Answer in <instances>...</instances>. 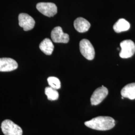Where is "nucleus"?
<instances>
[{
  "label": "nucleus",
  "mask_w": 135,
  "mask_h": 135,
  "mask_svg": "<svg viewBox=\"0 0 135 135\" xmlns=\"http://www.w3.org/2000/svg\"><path fill=\"white\" fill-rule=\"evenodd\" d=\"M85 125L90 128L96 130H109L114 127L115 121L110 117L99 116L85 122Z\"/></svg>",
  "instance_id": "f257e3e1"
},
{
  "label": "nucleus",
  "mask_w": 135,
  "mask_h": 135,
  "mask_svg": "<svg viewBox=\"0 0 135 135\" xmlns=\"http://www.w3.org/2000/svg\"><path fill=\"white\" fill-rule=\"evenodd\" d=\"M1 129L5 135H22V128L10 120H5L2 123Z\"/></svg>",
  "instance_id": "f03ea898"
},
{
  "label": "nucleus",
  "mask_w": 135,
  "mask_h": 135,
  "mask_svg": "<svg viewBox=\"0 0 135 135\" xmlns=\"http://www.w3.org/2000/svg\"><path fill=\"white\" fill-rule=\"evenodd\" d=\"M80 50L82 55L88 60L95 57V50L92 44L87 39H83L80 42Z\"/></svg>",
  "instance_id": "7ed1b4c3"
},
{
  "label": "nucleus",
  "mask_w": 135,
  "mask_h": 135,
  "mask_svg": "<svg viewBox=\"0 0 135 135\" xmlns=\"http://www.w3.org/2000/svg\"><path fill=\"white\" fill-rule=\"evenodd\" d=\"M121 50L120 57L127 59L132 57L135 53V44L130 40H127L122 41L120 43Z\"/></svg>",
  "instance_id": "20e7f679"
},
{
  "label": "nucleus",
  "mask_w": 135,
  "mask_h": 135,
  "mask_svg": "<svg viewBox=\"0 0 135 135\" xmlns=\"http://www.w3.org/2000/svg\"><path fill=\"white\" fill-rule=\"evenodd\" d=\"M36 8L40 13L48 17H53L57 13V6L52 3H39Z\"/></svg>",
  "instance_id": "39448f33"
},
{
  "label": "nucleus",
  "mask_w": 135,
  "mask_h": 135,
  "mask_svg": "<svg viewBox=\"0 0 135 135\" xmlns=\"http://www.w3.org/2000/svg\"><path fill=\"white\" fill-rule=\"evenodd\" d=\"M108 94V90L104 86L97 88L93 93L91 98L92 105L96 106L100 104L106 98Z\"/></svg>",
  "instance_id": "423d86ee"
},
{
  "label": "nucleus",
  "mask_w": 135,
  "mask_h": 135,
  "mask_svg": "<svg viewBox=\"0 0 135 135\" xmlns=\"http://www.w3.org/2000/svg\"><path fill=\"white\" fill-rule=\"evenodd\" d=\"M51 38L53 41L57 43H68L69 41V36L63 32L61 27H56L52 31Z\"/></svg>",
  "instance_id": "0eeeda50"
},
{
  "label": "nucleus",
  "mask_w": 135,
  "mask_h": 135,
  "mask_svg": "<svg viewBox=\"0 0 135 135\" xmlns=\"http://www.w3.org/2000/svg\"><path fill=\"white\" fill-rule=\"evenodd\" d=\"M19 25L25 31H28L34 28L35 21L34 19L27 14L21 13L19 15Z\"/></svg>",
  "instance_id": "6e6552de"
},
{
  "label": "nucleus",
  "mask_w": 135,
  "mask_h": 135,
  "mask_svg": "<svg viewBox=\"0 0 135 135\" xmlns=\"http://www.w3.org/2000/svg\"><path fill=\"white\" fill-rule=\"evenodd\" d=\"M18 67L17 62L12 58H0V72H11Z\"/></svg>",
  "instance_id": "1a4fd4ad"
},
{
  "label": "nucleus",
  "mask_w": 135,
  "mask_h": 135,
  "mask_svg": "<svg viewBox=\"0 0 135 135\" xmlns=\"http://www.w3.org/2000/svg\"><path fill=\"white\" fill-rule=\"evenodd\" d=\"M74 26L78 32L85 33L89 30L91 24L87 20L82 17H79L75 20Z\"/></svg>",
  "instance_id": "9d476101"
},
{
  "label": "nucleus",
  "mask_w": 135,
  "mask_h": 135,
  "mask_svg": "<svg viewBox=\"0 0 135 135\" xmlns=\"http://www.w3.org/2000/svg\"><path fill=\"white\" fill-rule=\"evenodd\" d=\"M121 94L124 98L130 100L135 99V83L127 85L122 89Z\"/></svg>",
  "instance_id": "9b49d317"
},
{
  "label": "nucleus",
  "mask_w": 135,
  "mask_h": 135,
  "mask_svg": "<svg viewBox=\"0 0 135 135\" xmlns=\"http://www.w3.org/2000/svg\"><path fill=\"white\" fill-rule=\"evenodd\" d=\"M39 48L45 54L51 55L53 52L54 46L50 39L46 38L40 44Z\"/></svg>",
  "instance_id": "f8f14e48"
},
{
  "label": "nucleus",
  "mask_w": 135,
  "mask_h": 135,
  "mask_svg": "<svg viewBox=\"0 0 135 135\" xmlns=\"http://www.w3.org/2000/svg\"><path fill=\"white\" fill-rule=\"evenodd\" d=\"M130 28V23L124 19L119 20L113 26V29L117 33L127 31Z\"/></svg>",
  "instance_id": "ddd939ff"
},
{
  "label": "nucleus",
  "mask_w": 135,
  "mask_h": 135,
  "mask_svg": "<svg viewBox=\"0 0 135 135\" xmlns=\"http://www.w3.org/2000/svg\"><path fill=\"white\" fill-rule=\"evenodd\" d=\"M46 95L47 96L48 99L50 101L57 100L59 98V95L57 90L51 87H46L45 90Z\"/></svg>",
  "instance_id": "4468645a"
},
{
  "label": "nucleus",
  "mask_w": 135,
  "mask_h": 135,
  "mask_svg": "<svg viewBox=\"0 0 135 135\" xmlns=\"http://www.w3.org/2000/svg\"><path fill=\"white\" fill-rule=\"evenodd\" d=\"M47 81L50 87L56 90H58L61 88V82L57 78L50 77L48 78Z\"/></svg>",
  "instance_id": "2eb2a0df"
}]
</instances>
